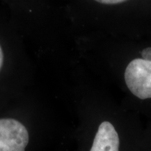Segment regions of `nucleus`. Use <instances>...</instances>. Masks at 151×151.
Instances as JSON below:
<instances>
[{"label":"nucleus","instance_id":"nucleus-1","mask_svg":"<svg viewBox=\"0 0 151 151\" xmlns=\"http://www.w3.org/2000/svg\"><path fill=\"white\" fill-rule=\"evenodd\" d=\"M124 79L134 96L142 100L151 98V61L133 60L126 67Z\"/></svg>","mask_w":151,"mask_h":151},{"label":"nucleus","instance_id":"nucleus-6","mask_svg":"<svg viewBox=\"0 0 151 151\" xmlns=\"http://www.w3.org/2000/svg\"><path fill=\"white\" fill-rule=\"evenodd\" d=\"M4 51H3V49L0 45V70L3 67L4 65Z\"/></svg>","mask_w":151,"mask_h":151},{"label":"nucleus","instance_id":"nucleus-4","mask_svg":"<svg viewBox=\"0 0 151 151\" xmlns=\"http://www.w3.org/2000/svg\"><path fill=\"white\" fill-rule=\"evenodd\" d=\"M141 55H142V59L143 60L151 61V47L144 49L141 52Z\"/></svg>","mask_w":151,"mask_h":151},{"label":"nucleus","instance_id":"nucleus-5","mask_svg":"<svg viewBox=\"0 0 151 151\" xmlns=\"http://www.w3.org/2000/svg\"><path fill=\"white\" fill-rule=\"evenodd\" d=\"M95 1L103 4H118L124 3L127 0H95Z\"/></svg>","mask_w":151,"mask_h":151},{"label":"nucleus","instance_id":"nucleus-3","mask_svg":"<svg viewBox=\"0 0 151 151\" xmlns=\"http://www.w3.org/2000/svg\"><path fill=\"white\" fill-rule=\"evenodd\" d=\"M119 137L113 125L104 121L99 125L90 151H119Z\"/></svg>","mask_w":151,"mask_h":151},{"label":"nucleus","instance_id":"nucleus-2","mask_svg":"<svg viewBox=\"0 0 151 151\" xmlns=\"http://www.w3.org/2000/svg\"><path fill=\"white\" fill-rule=\"evenodd\" d=\"M29 141V132L21 122L0 119V151H25Z\"/></svg>","mask_w":151,"mask_h":151}]
</instances>
